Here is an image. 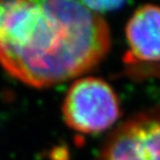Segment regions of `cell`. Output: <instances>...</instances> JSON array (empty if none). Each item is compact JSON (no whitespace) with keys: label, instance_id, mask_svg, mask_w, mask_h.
I'll use <instances>...</instances> for the list:
<instances>
[{"label":"cell","instance_id":"cell-2","mask_svg":"<svg viewBox=\"0 0 160 160\" xmlns=\"http://www.w3.org/2000/svg\"><path fill=\"white\" fill-rule=\"evenodd\" d=\"M65 121L78 132H102L120 117L118 97L106 81L95 77L76 80L62 106Z\"/></svg>","mask_w":160,"mask_h":160},{"label":"cell","instance_id":"cell-5","mask_svg":"<svg viewBox=\"0 0 160 160\" xmlns=\"http://www.w3.org/2000/svg\"><path fill=\"white\" fill-rule=\"evenodd\" d=\"M88 9L93 12L100 15L101 12L111 11V10L119 9L120 7L125 6L122 1H81Z\"/></svg>","mask_w":160,"mask_h":160},{"label":"cell","instance_id":"cell-3","mask_svg":"<svg viewBox=\"0 0 160 160\" xmlns=\"http://www.w3.org/2000/svg\"><path fill=\"white\" fill-rule=\"evenodd\" d=\"M99 160H160V107L121 123L106 141Z\"/></svg>","mask_w":160,"mask_h":160},{"label":"cell","instance_id":"cell-1","mask_svg":"<svg viewBox=\"0 0 160 160\" xmlns=\"http://www.w3.org/2000/svg\"><path fill=\"white\" fill-rule=\"evenodd\" d=\"M109 48L107 22L81 1H39L16 43L0 46V63L16 79L42 88L91 70Z\"/></svg>","mask_w":160,"mask_h":160},{"label":"cell","instance_id":"cell-4","mask_svg":"<svg viewBox=\"0 0 160 160\" xmlns=\"http://www.w3.org/2000/svg\"><path fill=\"white\" fill-rule=\"evenodd\" d=\"M126 38L129 46L127 62H159L160 6L138 8L127 23Z\"/></svg>","mask_w":160,"mask_h":160}]
</instances>
